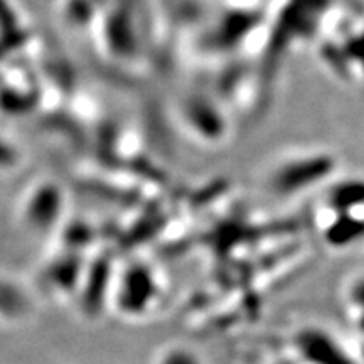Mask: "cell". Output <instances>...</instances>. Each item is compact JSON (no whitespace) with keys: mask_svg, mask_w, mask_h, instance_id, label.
<instances>
[{"mask_svg":"<svg viewBox=\"0 0 364 364\" xmlns=\"http://www.w3.org/2000/svg\"><path fill=\"white\" fill-rule=\"evenodd\" d=\"M7 289H4V287H0V294H4L6 292ZM11 299H19V295H17V297H11ZM7 300L9 299H0V317H4V316H16V311L17 309H14L12 311V307H9L7 306Z\"/></svg>","mask_w":364,"mask_h":364,"instance_id":"obj_1","label":"cell"}]
</instances>
